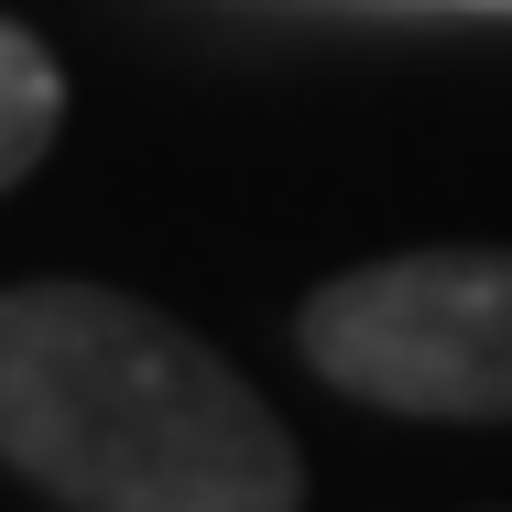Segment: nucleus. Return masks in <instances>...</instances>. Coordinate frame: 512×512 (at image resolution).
<instances>
[{
    "mask_svg": "<svg viewBox=\"0 0 512 512\" xmlns=\"http://www.w3.org/2000/svg\"><path fill=\"white\" fill-rule=\"evenodd\" d=\"M0 458L77 512H295L273 404L175 316L109 284L0 295Z\"/></svg>",
    "mask_w": 512,
    "mask_h": 512,
    "instance_id": "obj_1",
    "label": "nucleus"
},
{
    "mask_svg": "<svg viewBox=\"0 0 512 512\" xmlns=\"http://www.w3.org/2000/svg\"><path fill=\"white\" fill-rule=\"evenodd\" d=\"M306 360L393 414H512V251H404L306 306Z\"/></svg>",
    "mask_w": 512,
    "mask_h": 512,
    "instance_id": "obj_2",
    "label": "nucleus"
},
{
    "mask_svg": "<svg viewBox=\"0 0 512 512\" xmlns=\"http://www.w3.org/2000/svg\"><path fill=\"white\" fill-rule=\"evenodd\" d=\"M55 120H66L55 55H44L22 22H0V186H11V175H33V153L55 142Z\"/></svg>",
    "mask_w": 512,
    "mask_h": 512,
    "instance_id": "obj_3",
    "label": "nucleus"
},
{
    "mask_svg": "<svg viewBox=\"0 0 512 512\" xmlns=\"http://www.w3.org/2000/svg\"><path fill=\"white\" fill-rule=\"evenodd\" d=\"M447 11H512V0H447Z\"/></svg>",
    "mask_w": 512,
    "mask_h": 512,
    "instance_id": "obj_4",
    "label": "nucleus"
}]
</instances>
